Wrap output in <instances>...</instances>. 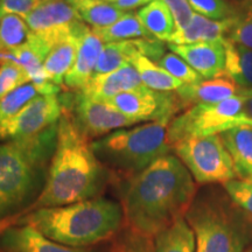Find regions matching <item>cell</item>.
<instances>
[{"mask_svg":"<svg viewBox=\"0 0 252 252\" xmlns=\"http://www.w3.org/2000/svg\"><path fill=\"white\" fill-rule=\"evenodd\" d=\"M229 195L215 188L198 191L185 219L193 229L196 252H245L252 223Z\"/></svg>","mask_w":252,"mask_h":252,"instance_id":"obj_5","label":"cell"},{"mask_svg":"<svg viewBox=\"0 0 252 252\" xmlns=\"http://www.w3.org/2000/svg\"><path fill=\"white\" fill-rule=\"evenodd\" d=\"M238 179L252 180V125L242 124L220 133Z\"/></svg>","mask_w":252,"mask_h":252,"instance_id":"obj_21","label":"cell"},{"mask_svg":"<svg viewBox=\"0 0 252 252\" xmlns=\"http://www.w3.org/2000/svg\"><path fill=\"white\" fill-rule=\"evenodd\" d=\"M39 93L35 84L30 83L18 88L11 94H6L0 99V125L13 118L17 113L24 108L28 102H31Z\"/></svg>","mask_w":252,"mask_h":252,"instance_id":"obj_30","label":"cell"},{"mask_svg":"<svg viewBox=\"0 0 252 252\" xmlns=\"http://www.w3.org/2000/svg\"><path fill=\"white\" fill-rule=\"evenodd\" d=\"M25 20L50 49L71 36L83 37L90 30L67 0H43Z\"/></svg>","mask_w":252,"mask_h":252,"instance_id":"obj_10","label":"cell"},{"mask_svg":"<svg viewBox=\"0 0 252 252\" xmlns=\"http://www.w3.org/2000/svg\"><path fill=\"white\" fill-rule=\"evenodd\" d=\"M105 103L111 104L137 124L141 122H162L169 124L175 117V113L182 109L176 94L159 93L146 87L125 91Z\"/></svg>","mask_w":252,"mask_h":252,"instance_id":"obj_12","label":"cell"},{"mask_svg":"<svg viewBox=\"0 0 252 252\" xmlns=\"http://www.w3.org/2000/svg\"><path fill=\"white\" fill-rule=\"evenodd\" d=\"M195 13L213 20H224L235 15V11L224 0H188Z\"/></svg>","mask_w":252,"mask_h":252,"instance_id":"obj_35","label":"cell"},{"mask_svg":"<svg viewBox=\"0 0 252 252\" xmlns=\"http://www.w3.org/2000/svg\"><path fill=\"white\" fill-rule=\"evenodd\" d=\"M49 52V47L35 34L31 33L23 46L0 52V63L13 62L24 68L30 75L32 83L35 84L39 94H59L61 88L48 80L43 68Z\"/></svg>","mask_w":252,"mask_h":252,"instance_id":"obj_13","label":"cell"},{"mask_svg":"<svg viewBox=\"0 0 252 252\" xmlns=\"http://www.w3.org/2000/svg\"><path fill=\"white\" fill-rule=\"evenodd\" d=\"M172 149L197 184L224 185L238 179L220 134L186 138L175 143Z\"/></svg>","mask_w":252,"mask_h":252,"instance_id":"obj_8","label":"cell"},{"mask_svg":"<svg viewBox=\"0 0 252 252\" xmlns=\"http://www.w3.org/2000/svg\"><path fill=\"white\" fill-rule=\"evenodd\" d=\"M152 1H154V0H115L112 4L117 6L118 8L123 9V11L131 12V9L140 7V6H146Z\"/></svg>","mask_w":252,"mask_h":252,"instance_id":"obj_39","label":"cell"},{"mask_svg":"<svg viewBox=\"0 0 252 252\" xmlns=\"http://www.w3.org/2000/svg\"><path fill=\"white\" fill-rule=\"evenodd\" d=\"M0 249L4 252H89L86 248H69L56 243L27 224L2 230Z\"/></svg>","mask_w":252,"mask_h":252,"instance_id":"obj_16","label":"cell"},{"mask_svg":"<svg viewBox=\"0 0 252 252\" xmlns=\"http://www.w3.org/2000/svg\"><path fill=\"white\" fill-rule=\"evenodd\" d=\"M249 125H252V119H250V122H249Z\"/></svg>","mask_w":252,"mask_h":252,"instance_id":"obj_43","label":"cell"},{"mask_svg":"<svg viewBox=\"0 0 252 252\" xmlns=\"http://www.w3.org/2000/svg\"><path fill=\"white\" fill-rule=\"evenodd\" d=\"M81 40L82 37L77 36L69 37L53 47L47 55L43 68L48 80L55 86L64 84V78L77 59Z\"/></svg>","mask_w":252,"mask_h":252,"instance_id":"obj_23","label":"cell"},{"mask_svg":"<svg viewBox=\"0 0 252 252\" xmlns=\"http://www.w3.org/2000/svg\"><path fill=\"white\" fill-rule=\"evenodd\" d=\"M143 87L139 74L131 63L109 74L94 75L81 93L99 102H108L119 94Z\"/></svg>","mask_w":252,"mask_h":252,"instance_id":"obj_17","label":"cell"},{"mask_svg":"<svg viewBox=\"0 0 252 252\" xmlns=\"http://www.w3.org/2000/svg\"><path fill=\"white\" fill-rule=\"evenodd\" d=\"M31 33L24 18L13 14L6 15L0 20V52L23 46Z\"/></svg>","mask_w":252,"mask_h":252,"instance_id":"obj_29","label":"cell"},{"mask_svg":"<svg viewBox=\"0 0 252 252\" xmlns=\"http://www.w3.org/2000/svg\"><path fill=\"white\" fill-rule=\"evenodd\" d=\"M43 0H0V20L6 15L26 18Z\"/></svg>","mask_w":252,"mask_h":252,"instance_id":"obj_37","label":"cell"},{"mask_svg":"<svg viewBox=\"0 0 252 252\" xmlns=\"http://www.w3.org/2000/svg\"><path fill=\"white\" fill-rule=\"evenodd\" d=\"M235 21V15L224 20H213L198 13H194L190 24L185 30L175 32L168 43L191 45V43L223 41L228 37Z\"/></svg>","mask_w":252,"mask_h":252,"instance_id":"obj_20","label":"cell"},{"mask_svg":"<svg viewBox=\"0 0 252 252\" xmlns=\"http://www.w3.org/2000/svg\"><path fill=\"white\" fill-rule=\"evenodd\" d=\"M245 252H252V250H251V249H249V250H247Z\"/></svg>","mask_w":252,"mask_h":252,"instance_id":"obj_44","label":"cell"},{"mask_svg":"<svg viewBox=\"0 0 252 252\" xmlns=\"http://www.w3.org/2000/svg\"><path fill=\"white\" fill-rule=\"evenodd\" d=\"M239 94L245 97H252V88L251 89H241L239 90Z\"/></svg>","mask_w":252,"mask_h":252,"instance_id":"obj_41","label":"cell"},{"mask_svg":"<svg viewBox=\"0 0 252 252\" xmlns=\"http://www.w3.org/2000/svg\"><path fill=\"white\" fill-rule=\"evenodd\" d=\"M156 252H196V239L185 217L161 230L153 238Z\"/></svg>","mask_w":252,"mask_h":252,"instance_id":"obj_24","label":"cell"},{"mask_svg":"<svg viewBox=\"0 0 252 252\" xmlns=\"http://www.w3.org/2000/svg\"><path fill=\"white\" fill-rule=\"evenodd\" d=\"M167 128L162 122L121 128L91 141V149L109 172L130 179L173 150Z\"/></svg>","mask_w":252,"mask_h":252,"instance_id":"obj_6","label":"cell"},{"mask_svg":"<svg viewBox=\"0 0 252 252\" xmlns=\"http://www.w3.org/2000/svg\"><path fill=\"white\" fill-rule=\"evenodd\" d=\"M91 141L78 131L68 113L62 111L58 144L45 187L28 213L99 197L110 172L94 156Z\"/></svg>","mask_w":252,"mask_h":252,"instance_id":"obj_2","label":"cell"},{"mask_svg":"<svg viewBox=\"0 0 252 252\" xmlns=\"http://www.w3.org/2000/svg\"><path fill=\"white\" fill-rule=\"evenodd\" d=\"M237 84L226 77L201 81L198 83L184 84L175 91L182 109H189L197 104L219 103L239 94Z\"/></svg>","mask_w":252,"mask_h":252,"instance_id":"obj_18","label":"cell"},{"mask_svg":"<svg viewBox=\"0 0 252 252\" xmlns=\"http://www.w3.org/2000/svg\"><path fill=\"white\" fill-rule=\"evenodd\" d=\"M141 24L153 37L159 41H166L175 33V23L173 15L162 0H154L137 12Z\"/></svg>","mask_w":252,"mask_h":252,"instance_id":"obj_25","label":"cell"},{"mask_svg":"<svg viewBox=\"0 0 252 252\" xmlns=\"http://www.w3.org/2000/svg\"><path fill=\"white\" fill-rule=\"evenodd\" d=\"M59 124L35 138L0 144V220L40 196L58 144Z\"/></svg>","mask_w":252,"mask_h":252,"instance_id":"obj_3","label":"cell"},{"mask_svg":"<svg viewBox=\"0 0 252 252\" xmlns=\"http://www.w3.org/2000/svg\"><path fill=\"white\" fill-rule=\"evenodd\" d=\"M223 186L229 197L252 217V180L235 179Z\"/></svg>","mask_w":252,"mask_h":252,"instance_id":"obj_36","label":"cell"},{"mask_svg":"<svg viewBox=\"0 0 252 252\" xmlns=\"http://www.w3.org/2000/svg\"><path fill=\"white\" fill-rule=\"evenodd\" d=\"M225 49V67L223 77L229 78L241 89L252 88V49L229 37L223 41Z\"/></svg>","mask_w":252,"mask_h":252,"instance_id":"obj_22","label":"cell"},{"mask_svg":"<svg viewBox=\"0 0 252 252\" xmlns=\"http://www.w3.org/2000/svg\"><path fill=\"white\" fill-rule=\"evenodd\" d=\"M82 20L93 28L111 26L123 18L126 12L118 8L112 2L104 0H67Z\"/></svg>","mask_w":252,"mask_h":252,"instance_id":"obj_26","label":"cell"},{"mask_svg":"<svg viewBox=\"0 0 252 252\" xmlns=\"http://www.w3.org/2000/svg\"><path fill=\"white\" fill-rule=\"evenodd\" d=\"M244 106L243 112L245 117L249 119H252V97H245L244 96Z\"/></svg>","mask_w":252,"mask_h":252,"instance_id":"obj_40","label":"cell"},{"mask_svg":"<svg viewBox=\"0 0 252 252\" xmlns=\"http://www.w3.org/2000/svg\"><path fill=\"white\" fill-rule=\"evenodd\" d=\"M244 96L237 94L219 103L197 104L175 116L168 124L169 144L190 137L220 134L237 125L248 124L250 119L243 112Z\"/></svg>","mask_w":252,"mask_h":252,"instance_id":"obj_7","label":"cell"},{"mask_svg":"<svg viewBox=\"0 0 252 252\" xmlns=\"http://www.w3.org/2000/svg\"><path fill=\"white\" fill-rule=\"evenodd\" d=\"M104 1H109V2H113L115 0H104Z\"/></svg>","mask_w":252,"mask_h":252,"instance_id":"obj_42","label":"cell"},{"mask_svg":"<svg viewBox=\"0 0 252 252\" xmlns=\"http://www.w3.org/2000/svg\"><path fill=\"white\" fill-rule=\"evenodd\" d=\"M115 249V252H156L153 238L138 234L128 228L119 236Z\"/></svg>","mask_w":252,"mask_h":252,"instance_id":"obj_34","label":"cell"},{"mask_svg":"<svg viewBox=\"0 0 252 252\" xmlns=\"http://www.w3.org/2000/svg\"><path fill=\"white\" fill-rule=\"evenodd\" d=\"M196 193L194 178L178 157L160 158L123 186L122 207L128 229L154 238L186 216Z\"/></svg>","mask_w":252,"mask_h":252,"instance_id":"obj_1","label":"cell"},{"mask_svg":"<svg viewBox=\"0 0 252 252\" xmlns=\"http://www.w3.org/2000/svg\"><path fill=\"white\" fill-rule=\"evenodd\" d=\"M168 6L173 15L176 31H182L190 24L195 12L191 8L188 0H162Z\"/></svg>","mask_w":252,"mask_h":252,"instance_id":"obj_38","label":"cell"},{"mask_svg":"<svg viewBox=\"0 0 252 252\" xmlns=\"http://www.w3.org/2000/svg\"><path fill=\"white\" fill-rule=\"evenodd\" d=\"M62 116L59 94H37L13 118L0 125V141L35 138L58 125Z\"/></svg>","mask_w":252,"mask_h":252,"instance_id":"obj_11","label":"cell"},{"mask_svg":"<svg viewBox=\"0 0 252 252\" xmlns=\"http://www.w3.org/2000/svg\"><path fill=\"white\" fill-rule=\"evenodd\" d=\"M124 222L122 203L96 197L68 206L32 210L19 224L31 225L64 247L84 249L118 234Z\"/></svg>","mask_w":252,"mask_h":252,"instance_id":"obj_4","label":"cell"},{"mask_svg":"<svg viewBox=\"0 0 252 252\" xmlns=\"http://www.w3.org/2000/svg\"><path fill=\"white\" fill-rule=\"evenodd\" d=\"M224 41V40H223ZM223 41L200 42L191 45H173L167 47L179 55L202 78L213 80L222 77L225 67V49Z\"/></svg>","mask_w":252,"mask_h":252,"instance_id":"obj_15","label":"cell"},{"mask_svg":"<svg viewBox=\"0 0 252 252\" xmlns=\"http://www.w3.org/2000/svg\"><path fill=\"white\" fill-rule=\"evenodd\" d=\"M105 43L99 39L93 30H89L82 37L77 59L70 71L64 78L68 91H82L88 86L94 74L97 62L102 54Z\"/></svg>","mask_w":252,"mask_h":252,"instance_id":"obj_19","label":"cell"},{"mask_svg":"<svg viewBox=\"0 0 252 252\" xmlns=\"http://www.w3.org/2000/svg\"><path fill=\"white\" fill-rule=\"evenodd\" d=\"M235 25L228 37L252 49V0H242L235 11Z\"/></svg>","mask_w":252,"mask_h":252,"instance_id":"obj_31","label":"cell"},{"mask_svg":"<svg viewBox=\"0 0 252 252\" xmlns=\"http://www.w3.org/2000/svg\"><path fill=\"white\" fill-rule=\"evenodd\" d=\"M158 64L184 84H193L203 81V78L184 59L174 53H167L159 60Z\"/></svg>","mask_w":252,"mask_h":252,"instance_id":"obj_32","label":"cell"},{"mask_svg":"<svg viewBox=\"0 0 252 252\" xmlns=\"http://www.w3.org/2000/svg\"><path fill=\"white\" fill-rule=\"evenodd\" d=\"M60 102L62 111L68 113L78 131L90 140L137 124L111 104L90 98L81 91L67 90L60 94Z\"/></svg>","mask_w":252,"mask_h":252,"instance_id":"obj_9","label":"cell"},{"mask_svg":"<svg viewBox=\"0 0 252 252\" xmlns=\"http://www.w3.org/2000/svg\"><path fill=\"white\" fill-rule=\"evenodd\" d=\"M30 82V75L20 65L13 62L0 63V99Z\"/></svg>","mask_w":252,"mask_h":252,"instance_id":"obj_33","label":"cell"},{"mask_svg":"<svg viewBox=\"0 0 252 252\" xmlns=\"http://www.w3.org/2000/svg\"><path fill=\"white\" fill-rule=\"evenodd\" d=\"M162 41L157 39L125 40L105 43L94 75L109 74L131 64L138 55H144L157 63L165 55Z\"/></svg>","mask_w":252,"mask_h":252,"instance_id":"obj_14","label":"cell"},{"mask_svg":"<svg viewBox=\"0 0 252 252\" xmlns=\"http://www.w3.org/2000/svg\"><path fill=\"white\" fill-rule=\"evenodd\" d=\"M132 64L137 69L144 86L151 90L159 93H173L184 86L182 82L176 80L165 69L146 56L138 55L132 61Z\"/></svg>","mask_w":252,"mask_h":252,"instance_id":"obj_28","label":"cell"},{"mask_svg":"<svg viewBox=\"0 0 252 252\" xmlns=\"http://www.w3.org/2000/svg\"><path fill=\"white\" fill-rule=\"evenodd\" d=\"M93 32L104 43L118 42L125 40L156 39L141 24L138 14L134 12H126L123 18L112 24L111 26L103 28H93Z\"/></svg>","mask_w":252,"mask_h":252,"instance_id":"obj_27","label":"cell"}]
</instances>
